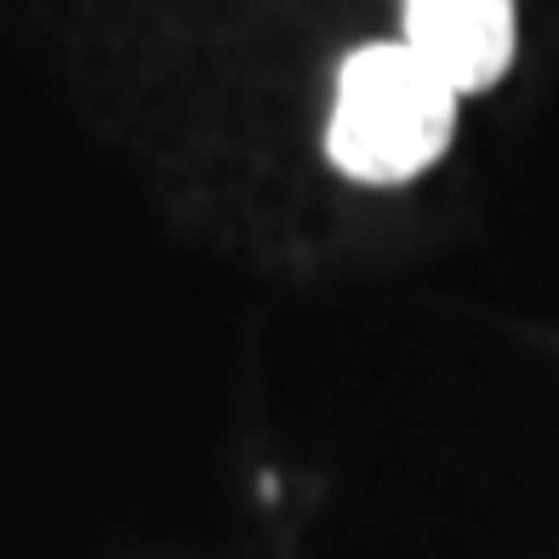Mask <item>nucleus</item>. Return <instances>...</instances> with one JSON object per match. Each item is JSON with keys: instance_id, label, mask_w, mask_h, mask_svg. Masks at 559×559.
I'll return each mask as SVG.
<instances>
[{"instance_id": "obj_1", "label": "nucleus", "mask_w": 559, "mask_h": 559, "mask_svg": "<svg viewBox=\"0 0 559 559\" xmlns=\"http://www.w3.org/2000/svg\"><path fill=\"white\" fill-rule=\"evenodd\" d=\"M456 126V92L412 46H360L337 69V104L325 126V155L360 183H405L428 171Z\"/></svg>"}, {"instance_id": "obj_2", "label": "nucleus", "mask_w": 559, "mask_h": 559, "mask_svg": "<svg viewBox=\"0 0 559 559\" xmlns=\"http://www.w3.org/2000/svg\"><path fill=\"white\" fill-rule=\"evenodd\" d=\"M405 46L451 92H486L514 63V0H405Z\"/></svg>"}]
</instances>
